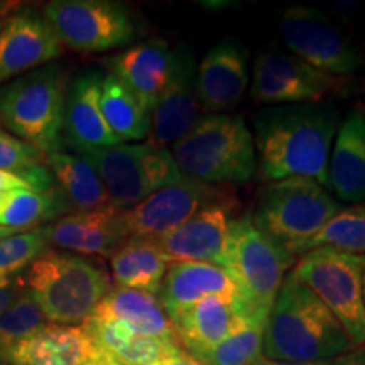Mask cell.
Returning a JSON list of instances; mask_svg holds the SVG:
<instances>
[{"label": "cell", "mask_w": 365, "mask_h": 365, "mask_svg": "<svg viewBox=\"0 0 365 365\" xmlns=\"http://www.w3.org/2000/svg\"><path fill=\"white\" fill-rule=\"evenodd\" d=\"M48 249L43 227L0 240V284L17 277Z\"/></svg>", "instance_id": "34"}, {"label": "cell", "mask_w": 365, "mask_h": 365, "mask_svg": "<svg viewBox=\"0 0 365 365\" xmlns=\"http://www.w3.org/2000/svg\"><path fill=\"white\" fill-rule=\"evenodd\" d=\"M228 193L218 186L203 185L182 178L175 185L156 191L144 202L122 212L129 237L158 239L181 227L205 208L230 207Z\"/></svg>", "instance_id": "13"}, {"label": "cell", "mask_w": 365, "mask_h": 365, "mask_svg": "<svg viewBox=\"0 0 365 365\" xmlns=\"http://www.w3.org/2000/svg\"><path fill=\"white\" fill-rule=\"evenodd\" d=\"M196 59L186 46L175 49V66L166 90L150 110L148 143L158 148L182 139L203 117L196 88Z\"/></svg>", "instance_id": "14"}, {"label": "cell", "mask_w": 365, "mask_h": 365, "mask_svg": "<svg viewBox=\"0 0 365 365\" xmlns=\"http://www.w3.org/2000/svg\"><path fill=\"white\" fill-rule=\"evenodd\" d=\"M24 282L27 294L54 325H81L112 287L98 264L51 249L31 264Z\"/></svg>", "instance_id": "4"}, {"label": "cell", "mask_w": 365, "mask_h": 365, "mask_svg": "<svg viewBox=\"0 0 365 365\" xmlns=\"http://www.w3.org/2000/svg\"><path fill=\"white\" fill-rule=\"evenodd\" d=\"M68 76L61 66L39 68L0 88V124L41 153L61 150Z\"/></svg>", "instance_id": "5"}, {"label": "cell", "mask_w": 365, "mask_h": 365, "mask_svg": "<svg viewBox=\"0 0 365 365\" xmlns=\"http://www.w3.org/2000/svg\"><path fill=\"white\" fill-rule=\"evenodd\" d=\"M70 212V203L58 185L48 191L16 190L0 200V227L29 232Z\"/></svg>", "instance_id": "30"}, {"label": "cell", "mask_w": 365, "mask_h": 365, "mask_svg": "<svg viewBox=\"0 0 365 365\" xmlns=\"http://www.w3.org/2000/svg\"><path fill=\"white\" fill-rule=\"evenodd\" d=\"M41 163H46L44 153L0 129V171L17 173Z\"/></svg>", "instance_id": "35"}, {"label": "cell", "mask_w": 365, "mask_h": 365, "mask_svg": "<svg viewBox=\"0 0 365 365\" xmlns=\"http://www.w3.org/2000/svg\"><path fill=\"white\" fill-rule=\"evenodd\" d=\"M208 296H239L237 282L227 267L210 262H173L158 298L170 319Z\"/></svg>", "instance_id": "24"}, {"label": "cell", "mask_w": 365, "mask_h": 365, "mask_svg": "<svg viewBox=\"0 0 365 365\" xmlns=\"http://www.w3.org/2000/svg\"><path fill=\"white\" fill-rule=\"evenodd\" d=\"M254 365H341V359L322 360V362H282V360H271V359L262 357Z\"/></svg>", "instance_id": "39"}, {"label": "cell", "mask_w": 365, "mask_h": 365, "mask_svg": "<svg viewBox=\"0 0 365 365\" xmlns=\"http://www.w3.org/2000/svg\"><path fill=\"white\" fill-rule=\"evenodd\" d=\"M16 190H31L29 185L17 175L11 171H0V200H4L9 193ZM33 191V190H31Z\"/></svg>", "instance_id": "37"}, {"label": "cell", "mask_w": 365, "mask_h": 365, "mask_svg": "<svg viewBox=\"0 0 365 365\" xmlns=\"http://www.w3.org/2000/svg\"><path fill=\"white\" fill-rule=\"evenodd\" d=\"M4 365H112L81 325L46 323L9 354Z\"/></svg>", "instance_id": "21"}, {"label": "cell", "mask_w": 365, "mask_h": 365, "mask_svg": "<svg viewBox=\"0 0 365 365\" xmlns=\"http://www.w3.org/2000/svg\"><path fill=\"white\" fill-rule=\"evenodd\" d=\"M153 365H205V364L200 362V360L193 357L190 352H186L185 349H178L176 352H173L171 355H168L166 359L159 360V362Z\"/></svg>", "instance_id": "38"}, {"label": "cell", "mask_w": 365, "mask_h": 365, "mask_svg": "<svg viewBox=\"0 0 365 365\" xmlns=\"http://www.w3.org/2000/svg\"><path fill=\"white\" fill-rule=\"evenodd\" d=\"M362 289H364V304H365V269H364V276H362Z\"/></svg>", "instance_id": "43"}, {"label": "cell", "mask_w": 365, "mask_h": 365, "mask_svg": "<svg viewBox=\"0 0 365 365\" xmlns=\"http://www.w3.org/2000/svg\"><path fill=\"white\" fill-rule=\"evenodd\" d=\"M279 26L291 54L319 71L350 76L365 65L359 46L318 9L287 7L282 12Z\"/></svg>", "instance_id": "12"}, {"label": "cell", "mask_w": 365, "mask_h": 365, "mask_svg": "<svg viewBox=\"0 0 365 365\" xmlns=\"http://www.w3.org/2000/svg\"><path fill=\"white\" fill-rule=\"evenodd\" d=\"M2 26H4V21H2V19H0V29H2Z\"/></svg>", "instance_id": "44"}, {"label": "cell", "mask_w": 365, "mask_h": 365, "mask_svg": "<svg viewBox=\"0 0 365 365\" xmlns=\"http://www.w3.org/2000/svg\"><path fill=\"white\" fill-rule=\"evenodd\" d=\"M100 108L108 129L118 143L127 144L149 137L150 112L112 73H107L102 78Z\"/></svg>", "instance_id": "29"}, {"label": "cell", "mask_w": 365, "mask_h": 365, "mask_svg": "<svg viewBox=\"0 0 365 365\" xmlns=\"http://www.w3.org/2000/svg\"><path fill=\"white\" fill-rule=\"evenodd\" d=\"M107 66L150 112L171 80L175 49L163 39H149L108 58Z\"/></svg>", "instance_id": "22"}, {"label": "cell", "mask_w": 365, "mask_h": 365, "mask_svg": "<svg viewBox=\"0 0 365 365\" xmlns=\"http://www.w3.org/2000/svg\"><path fill=\"white\" fill-rule=\"evenodd\" d=\"M49 245L81 255L112 257L129 239L122 210L108 208L100 212L71 213L43 227Z\"/></svg>", "instance_id": "19"}, {"label": "cell", "mask_w": 365, "mask_h": 365, "mask_svg": "<svg viewBox=\"0 0 365 365\" xmlns=\"http://www.w3.org/2000/svg\"><path fill=\"white\" fill-rule=\"evenodd\" d=\"M182 178L203 185H244L252 178L254 137L240 115H203L182 139L171 145Z\"/></svg>", "instance_id": "3"}, {"label": "cell", "mask_w": 365, "mask_h": 365, "mask_svg": "<svg viewBox=\"0 0 365 365\" xmlns=\"http://www.w3.org/2000/svg\"><path fill=\"white\" fill-rule=\"evenodd\" d=\"M350 90L352 83L346 76L328 75L279 49H267L254 61L250 97L255 103L272 107L322 103L335 97H346Z\"/></svg>", "instance_id": "10"}, {"label": "cell", "mask_w": 365, "mask_h": 365, "mask_svg": "<svg viewBox=\"0 0 365 365\" xmlns=\"http://www.w3.org/2000/svg\"><path fill=\"white\" fill-rule=\"evenodd\" d=\"M364 269L365 255L318 247L301 255L287 274L322 299L345 328L354 346L365 345Z\"/></svg>", "instance_id": "8"}, {"label": "cell", "mask_w": 365, "mask_h": 365, "mask_svg": "<svg viewBox=\"0 0 365 365\" xmlns=\"http://www.w3.org/2000/svg\"><path fill=\"white\" fill-rule=\"evenodd\" d=\"M228 230V207L217 205L202 210L181 227L153 240L170 264L210 262L227 267Z\"/></svg>", "instance_id": "18"}, {"label": "cell", "mask_w": 365, "mask_h": 365, "mask_svg": "<svg viewBox=\"0 0 365 365\" xmlns=\"http://www.w3.org/2000/svg\"><path fill=\"white\" fill-rule=\"evenodd\" d=\"M44 325V314L26 291L0 318V365H4L17 345L38 333Z\"/></svg>", "instance_id": "33"}, {"label": "cell", "mask_w": 365, "mask_h": 365, "mask_svg": "<svg viewBox=\"0 0 365 365\" xmlns=\"http://www.w3.org/2000/svg\"><path fill=\"white\" fill-rule=\"evenodd\" d=\"M345 328L309 287L282 282L264 331V357L282 362H322L352 349Z\"/></svg>", "instance_id": "2"}, {"label": "cell", "mask_w": 365, "mask_h": 365, "mask_svg": "<svg viewBox=\"0 0 365 365\" xmlns=\"http://www.w3.org/2000/svg\"><path fill=\"white\" fill-rule=\"evenodd\" d=\"M90 317L117 319L140 335L180 345L175 327L164 312L158 294L112 286Z\"/></svg>", "instance_id": "25"}, {"label": "cell", "mask_w": 365, "mask_h": 365, "mask_svg": "<svg viewBox=\"0 0 365 365\" xmlns=\"http://www.w3.org/2000/svg\"><path fill=\"white\" fill-rule=\"evenodd\" d=\"M181 349L198 354L255 322L239 296H208L171 319ZM262 325V323H261Z\"/></svg>", "instance_id": "16"}, {"label": "cell", "mask_w": 365, "mask_h": 365, "mask_svg": "<svg viewBox=\"0 0 365 365\" xmlns=\"http://www.w3.org/2000/svg\"><path fill=\"white\" fill-rule=\"evenodd\" d=\"M103 76L88 70L75 76L68 86L63 140L78 154L122 144L108 129L100 108V85Z\"/></svg>", "instance_id": "20"}, {"label": "cell", "mask_w": 365, "mask_h": 365, "mask_svg": "<svg viewBox=\"0 0 365 365\" xmlns=\"http://www.w3.org/2000/svg\"><path fill=\"white\" fill-rule=\"evenodd\" d=\"M80 156L93 164L113 207L122 212L182 180L171 150L149 143L117 144Z\"/></svg>", "instance_id": "9"}, {"label": "cell", "mask_w": 365, "mask_h": 365, "mask_svg": "<svg viewBox=\"0 0 365 365\" xmlns=\"http://www.w3.org/2000/svg\"><path fill=\"white\" fill-rule=\"evenodd\" d=\"M318 247L365 255V205L341 208L312 239L284 249L298 257Z\"/></svg>", "instance_id": "31"}, {"label": "cell", "mask_w": 365, "mask_h": 365, "mask_svg": "<svg viewBox=\"0 0 365 365\" xmlns=\"http://www.w3.org/2000/svg\"><path fill=\"white\" fill-rule=\"evenodd\" d=\"M249 53L235 41L213 46L196 68V88L203 113H223L234 108L249 86Z\"/></svg>", "instance_id": "17"}, {"label": "cell", "mask_w": 365, "mask_h": 365, "mask_svg": "<svg viewBox=\"0 0 365 365\" xmlns=\"http://www.w3.org/2000/svg\"><path fill=\"white\" fill-rule=\"evenodd\" d=\"M328 9L336 14H349L357 9V2H345V0H339V2H328Z\"/></svg>", "instance_id": "40"}, {"label": "cell", "mask_w": 365, "mask_h": 365, "mask_svg": "<svg viewBox=\"0 0 365 365\" xmlns=\"http://www.w3.org/2000/svg\"><path fill=\"white\" fill-rule=\"evenodd\" d=\"M44 19L63 46L78 53H102L130 43L135 26L125 6L112 0H54Z\"/></svg>", "instance_id": "11"}, {"label": "cell", "mask_w": 365, "mask_h": 365, "mask_svg": "<svg viewBox=\"0 0 365 365\" xmlns=\"http://www.w3.org/2000/svg\"><path fill=\"white\" fill-rule=\"evenodd\" d=\"M296 255L255 225L250 213L230 220L227 269L255 322L266 325Z\"/></svg>", "instance_id": "6"}, {"label": "cell", "mask_w": 365, "mask_h": 365, "mask_svg": "<svg viewBox=\"0 0 365 365\" xmlns=\"http://www.w3.org/2000/svg\"><path fill=\"white\" fill-rule=\"evenodd\" d=\"M81 327L112 365H153L181 349V345L140 335L117 319L88 317Z\"/></svg>", "instance_id": "26"}, {"label": "cell", "mask_w": 365, "mask_h": 365, "mask_svg": "<svg viewBox=\"0 0 365 365\" xmlns=\"http://www.w3.org/2000/svg\"><path fill=\"white\" fill-rule=\"evenodd\" d=\"M110 267L117 286L158 294L170 261L154 240L129 237L113 252Z\"/></svg>", "instance_id": "28"}, {"label": "cell", "mask_w": 365, "mask_h": 365, "mask_svg": "<svg viewBox=\"0 0 365 365\" xmlns=\"http://www.w3.org/2000/svg\"><path fill=\"white\" fill-rule=\"evenodd\" d=\"M16 234H19V232L11 230V228H4V227H0V240H2V239H7V237L16 235Z\"/></svg>", "instance_id": "42"}, {"label": "cell", "mask_w": 365, "mask_h": 365, "mask_svg": "<svg viewBox=\"0 0 365 365\" xmlns=\"http://www.w3.org/2000/svg\"><path fill=\"white\" fill-rule=\"evenodd\" d=\"M341 365H365V352L341 359Z\"/></svg>", "instance_id": "41"}, {"label": "cell", "mask_w": 365, "mask_h": 365, "mask_svg": "<svg viewBox=\"0 0 365 365\" xmlns=\"http://www.w3.org/2000/svg\"><path fill=\"white\" fill-rule=\"evenodd\" d=\"M26 293V282L22 277H14L12 281L0 284V318L6 314L9 308Z\"/></svg>", "instance_id": "36"}, {"label": "cell", "mask_w": 365, "mask_h": 365, "mask_svg": "<svg viewBox=\"0 0 365 365\" xmlns=\"http://www.w3.org/2000/svg\"><path fill=\"white\" fill-rule=\"evenodd\" d=\"M340 113L328 103L276 105L252 117L255 161L266 181L308 178L328 188Z\"/></svg>", "instance_id": "1"}, {"label": "cell", "mask_w": 365, "mask_h": 365, "mask_svg": "<svg viewBox=\"0 0 365 365\" xmlns=\"http://www.w3.org/2000/svg\"><path fill=\"white\" fill-rule=\"evenodd\" d=\"M328 188L344 203L365 202V112L354 107L340 122L328 161Z\"/></svg>", "instance_id": "23"}, {"label": "cell", "mask_w": 365, "mask_h": 365, "mask_svg": "<svg viewBox=\"0 0 365 365\" xmlns=\"http://www.w3.org/2000/svg\"><path fill=\"white\" fill-rule=\"evenodd\" d=\"M63 44L53 27L34 11L9 17L0 29V85L58 59Z\"/></svg>", "instance_id": "15"}, {"label": "cell", "mask_w": 365, "mask_h": 365, "mask_svg": "<svg viewBox=\"0 0 365 365\" xmlns=\"http://www.w3.org/2000/svg\"><path fill=\"white\" fill-rule=\"evenodd\" d=\"M46 164L51 170L59 190L66 196L71 210H76V213L115 208L105 190L102 178L88 159L80 154L58 150L46 154Z\"/></svg>", "instance_id": "27"}, {"label": "cell", "mask_w": 365, "mask_h": 365, "mask_svg": "<svg viewBox=\"0 0 365 365\" xmlns=\"http://www.w3.org/2000/svg\"><path fill=\"white\" fill-rule=\"evenodd\" d=\"M340 210V203L319 182L286 178L262 186L250 215L271 239L289 247L312 239Z\"/></svg>", "instance_id": "7"}, {"label": "cell", "mask_w": 365, "mask_h": 365, "mask_svg": "<svg viewBox=\"0 0 365 365\" xmlns=\"http://www.w3.org/2000/svg\"><path fill=\"white\" fill-rule=\"evenodd\" d=\"M264 331L266 325L250 323L212 349L191 355L205 365H254L264 357Z\"/></svg>", "instance_id": "32"}]
</instances>
